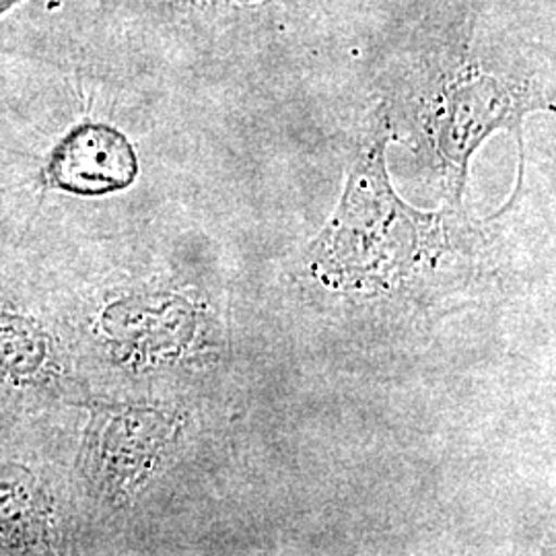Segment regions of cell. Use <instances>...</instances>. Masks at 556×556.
Here are the masks:
<instances>
[{"mask_svg": "<svg viewBox=\"0 0 556 556\" xmlns=\"http://www.w3.org/2000/svg\"><path fill=\"white\" fill-rule=\"evenodd\" d=\"M371 54L452 179L489 132L551 103L553 31L538 34L491 0L413 4L383 25Z\"/></svg>", "mask_w": 556, "mask_h": 556, "instance_id": "1", "label": "cell"}, {"mask_svg": "<svg viewBox=\"0 0 556 556\" xmlns=\"http://www.w3.org/2000/svg\"><path fill=\"white\" fill-rule=\"evenodd\" d=\"M144 66L318 54L376 21L381 0H77Z\"/></svg>", "mask_w": 556, "mask_h": 556, "instance_id": "2", "label": "cell"}, {"mask_svg": "<svg viewBox=\"0 0 556 556\" xmlns=\"http://www.w3.org/2000/svg\"><path fill=\"white\" fill-rule=\"evenodd\" d=\"M140 160L135 142L108 119L71 122L50 140L36 167L43 192L73 199H103L135 186Z\"/></svg>", "mask_w": 556, "mask_h": 556, "instance_id": "3", "label": "cell"}, {"mask_svg": "<svg viewBox=\"0 0 556 556\" xmlns=\"http://www.w3.org/2000/svg\"><path fill=\"white\" fill-rule=\"evenodd\" d=\"M66 379V357L50 321L0 301V390L17 400L54 402Z\"/></svg>", "mask_w": 556, "mask_h": 556, "instance_id": "4", "label": "cell"}, {"mask_svg": "<svg viewBox=\"0 0 556 556\" xmlns=\"http://www.w3.org/2000/svg\"><path fill=\"white\" fill-rule=\"evenodd\" d=\"M59 544V509L50 482L23 462L2 459L0 553L50 555Z\"/></svg>", "mask_w": 556, "mask_h": 556, "instance_id": "5", "label": "cell"}, {"mask_svg": "<svg viewBox=\"0 0 556 556\" xmlns=\"http://www.w3.org/2000/svg\"><path fill=\"white\" fill-rule=\"evenodd\" d=\"M108 417L91 425L80 468L103 493H118L147 468L157 445V427L144 415Z\"/></svg>", "mask_w": 556, "mask_h": 556, "instance_id": "6", "label": "cell"}, {"mask_svg": "<svg viewBox=\"0 0 556 556\" xmlns=\"http://www.w3.org/2000/svg\"><path fill=\"white\" fill-rule=\"evenodd\" d=\"M27 2H31V0H0V21L13 15L17 9H21Z\"/></svg>", "mask_w": 556, "mask_h": 556, "instance_id": "7", "label": "cell"}]
</instances>
